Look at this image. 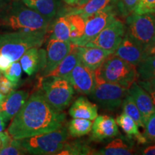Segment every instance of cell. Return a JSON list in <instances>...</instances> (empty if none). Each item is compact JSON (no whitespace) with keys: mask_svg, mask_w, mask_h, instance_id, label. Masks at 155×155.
Masks as SVG:
<instances>
[{"mask_svg":"<svg viewBox=\"0 0 155 155\" xmlns=\"http://www.w3.org/2000/svg\"><path fill=\"white\" fill-rule=\"evenodd\" d=\"M114 52L96 47L78 46L79 61L93 71L98 69Z\"/></svg>","mask_w":155,"mask_h":155,"instance_id":"5bb4252c","label":"cell"},{"mask_svg":"<svg viewBox=\"0 0 155 155\" xmlns=\"http://www.w3.org/2000/svg\"><path fill=\"white\" fill-rule=\"evenodd\" d=\"M71 25L67 15H61L53 23L51 39L71 42Z\"/></svg>","mask_w":155,"mask_h":155,"instance_id":"d4e9b609","label":"cell"},{"mask_svg":"<svg viewBox=\"0 0 155 155\" xmlns=\"http://www.w3.org/2000/svg\"><path fill=\"white\" fill-rule=\"evenodd\" d=\"M69 114L73 119L78 118L94 121L98 116V106L84 97H79L69 109Z\"/></svg>","mask_w":155,"mask_h":155,"instance_id":"ac0fdd59","label":"cell"},{"mask_svg":"<svg viewBox=\"0 0 155 155\" xmlns=\"http://www.w3.org/2000/svg\"><path fill=\"white\" fill-rule=\"evenodd\" d=\"M1 75H2V73H1V72H0V76H1Z\"/></svg>","mask_w":155,"mask_h":155,"instance_id":"c3c4849f","label":"cell"},{"mask_svg":"<svg viewBox=\"0 0 155 155\" xmlns=\"http://www.w3.org/2000/svg\"><path fill=\"white\" fill-rule=\"evenodd\" d=\"M144 134L147 142L155 143V112L144 123Z\"/></svg>","mask_w":155,"mask_h":155,"instance_id":"836d02e7","label":"cell"},{"mask_svg":"<svg viewBox=\"0 0 155 155\" xmlns=\"http://www.w3.org/2000/svg\"><path fill=\"white\" fill-rule=\"evenodd\" d=\"M134 144L123 138H117L109 142L104 148L95 150L94 154L99 155H131L134 154Z\"/></svg>","mask_w":155,"mask_h":155,"instance_id":"d6986e66","label":"cell"},{"mask_svg":"<svg viewBox=\"0 0 155 155\" xmlns=\"http://www.w3.org/2000/svg\"><path fill=\"white\" fill-rule=\"evenodd\" d=\"M68 136L67 128L62 127L50 132L18 140L27 152L31 154H58L66 146Z\"/></svg>","mask_w":155,"mask_h":155,"instance_id":"5b68a950","label":"cell"},{"mask_svg":"<svg viewBox=\"0 0 155 155\" xmlns=\"http://www.w3.org/2000/svg\"><path fill=\"white\" fill-rule=\"evenodd\" d=\"M95 76L96 83H111L127 88L139 79L137 66L114 53L95 71Z\"/></svg>","mask_w":155,"mask_h":155,"instance_id":"3957f363","label":"cell"},{"mask_svg":"<svg viewBox=\"0 0 155 155\" xmlns=\"http://www.w3.org/2000/svg\"><path fill=\"white\" fill-rule=\"evenodd\" d=\"M116 124L124 131L129 139H134L139 144H144L147 141L144 135L139 131L138 125L136 122L125 113H122L116 118Z\"/></svg>","mask_w":155,"mask_h":155,"instance_id":"7402d4cb","label":"cell"},{"mask_svg":"<svg viewBox=\"0 0 155 155\" xmlns=\"http://www.w3.org/2000/svg\"><path fill=\"white\" fill-rule=\"evenodd\" d=\"M25 5L50 21L57 12L55 0H22Z\"/></svg>","mask_w":155,"mask_h":155,"instance_id":"cb8c5ba5","label":"cell"},{"mask_svg":"<svg viewBox=\"0 0 155 155\" xmlns=\"http://www.w3.org/2000/svg\"><path fill=\"white\" fill-rule=\"evenodd\" d=\"M3 74L12 83L13 86L16 87L19 84L22 77V67L18 61L13 62L7 71H4Z\"/></svg>","mask_w":155,"mask_h":155,"instance_id":"4dcf8cb0","label":"cell"},{"mask_svg":"<svg viewBox=\"0 0 155 155\" xmlns=\"http://www.w3.org/2000/svg\"><path fill=\"white\" fill-rule=\"evenodd\" d=\"M114 54L136 66L143 59L142 48L127 33Z\"/></svg>","mask_w":155,"mask_h":155,"instance_id":"2e32d148","label":"cell"},{"mask_svg":"<svg viewBox=\"0 0 155 155\" xmlns=\"http://www.w3.org/2000/svg\"><path fill=\"white\" fill-rule=\"evenodd\" d=\"M91 140L101 141L104 139L112 138L119 134V127L116 120L107 115L98 116L92 126Z\"/></svg>","mask_w":155,"mask_h":155,"instance_id":"4fadbf2b","label":"cell"},{"mask_svg":"<svg viewBox=\"0 0 155 155\" xmlns=\"http://www.w3.org/2000/svg\"><path fill=\"white\" fill-rule=\"evenodd\" d=\"M28 97L29 94L25 91L14 90L6 96L5 101L0 107V112L7 123L16 115Z\"/></svg>","mask_w":155,"mask_h":155,"instance_id":"e0dca14e","label":"cell"},{"mask_svg":"<svg viewBox=\"0 0 155 155\" xmlns=\"http://www.w3.org/2000/svg\"><path fill=\"white\" fill-rule=\"evenodd\" d=\"M126 33L144 50L155 36V15L133 12L126 19Z\"/></svg>","mask_w":155,"mask_h":155,"instance_id":"52a82bcc","label":"cell"},{"mask_svg":"<svg viewBox=\"0 0 155 155\" xmlns=\"http://www.w3.org/2000/svg\"><path fill=\"white\" fill-rule=\"evenodd\" d=\"M23 71L28 75H32L40 71V55L38 48H32L25 52L19 59Z\"/></svg>","mask_w":155,"mask_h":155,"instance_id":"603a6c76","label":"cell"},{"mask_svg":"<svg viewBox=\"0 0 155 155\" xmlns=\"http://www.w3.org/2000/svg\"><path fill=\"white\" fill-rule=\"evenodd\" d=\"M117 9L122 16L127 17L132 14L139 0H117Z\"/></svg>","mask_w":155,"mask_h":155,"instance_id":"d6a6232c","label":"cell"},{"mask_svg":"<svg viewBox=\"0 0 155 155\" xmlns=\"http://www.w3.org/2000/svg\"><path fill=\"white\" fill-rule=\"evenodd\" d=\"M65 117L63 111L50 105L40 90L28 97L12 119L7 131L15 139L42 134L63 127Z\"/></svg>","mask_w":155,"mask_h":155,"instance_id":"6da1fadb","label":"cell"},{"mask_svg":"<svg viewBox=\"0 0 155 155\" xmlns=\"http://www.w3.org/2000/svg\"><path fill=\"white\" fill-rule=\"evenodd\" d=\"M41 91L50 105L61 111L69 106L74 95L73 87L67 79L62 77L42 78Z\"/></svg>","mask_w":155,"mask_h":155,"instance_id":"8992f818","label":"cell"},{"mask_svg":"<svg viewBox=\"0 0 155 155\" xmlns=\"http://www.w3.org/2000/svg\"><path fill=\"white\" fill-rule=\"evenodd\" d=\"M121 105L123 107L124 113L130 116L131 119L136 122V124L138 125V127L142 128L144 127V122L143 120L142 116H141L139 108H137L130 95L127 94L124 99L123 100Z\"/></svg>","mask_w":155,"mask_h":155,"instance_id":"4316f807","label":"cell"},{"mask_svg":"<svg viewBox=\"0 0 155 155\" xmlns=\"http://www.w3.org/2000/svg\"><path fill=\"white\" fill-rule=\"evenodd\" d=\"M6 125H7V122L4 119L2 115L1 112H0V132L5 130Z\"/></svg>","mask_w":155,"mask_h":155,"instance_id":"b9f144b4","label":"cell"},{"mask_svg":"<svg viewBox=\"0 0 155 155\" xmlns=\"http://www.w3.org/2000/svg\"><path fill=\"white\" fill-rule=\"evenodd\" d=\"M27 151L22 147L18 139H12L10 143L5 147L0 148V155H22Z\"/></svg>","mask_w":155,"mask_h":155,"instance_id":"1f68e13d","label":"cell"},{"mask_svg":"<svg viewBox=\"0 0 155 155\" xmlns=\"http://www.w3.org/2000/svg\"><path fill=\"white\" fill-rule=\"evenodd\" d=\"M1 146H2V142H1V140H0V148H1Z\"/></svg>","mask_w":155,"mask_h":155,"instance_id":"7dc6e473","label":"cell"},{"mask_svg":"<svg viewBox=\"0 0 155 155\" xmlns=\"http://www.w3.org/2000/svg\"><path fill=\"white\" fill-rule=\"evenodd\" d=\"M141 154L144 155H155V144L145 147L141 150Z\"/></svg>","mask_w":155,"mask_h":155,"instance_id":"60d3db41","label":"cell"},{"mask_svg":"<svg viewBox=\"0 0 155 155\" xmlns=\"http://www.w3.org/2000/svg\"><path fill=\"white\" fill-rule=\"evenodd\" d=\"M13 138L9 135V134L7 131L4 130L2 131H1V132H0V140H1L2 142L1 148L7 146V145L10 143V141Z\"/></svg>","mask_w":155,"mask_h":155,"instance_id":"ab89813d","label":"cell"},{"mask_svg":"<svg viewBox=\"0 0 155 155\" xmlns=\"http://www.w3.org/2000/svg\"><path fill=\"white\" fill-rule=\"evenodd\" d=\"M128 94V88L111 83H96L92 92L88 95L97 106L108 111H113L122 104Z\"/></svg>","mask_w":155,"mask_h":155,"instance_id":"ba28073f","label":"cell"},{"mask_svg":"<svg viewBox=\"0 0 155 155\" xmlns=\"http://www.w3.org/2000/svg\"><path fill=\"white\" fill-rule=\"evenodd\" d=\"M95 150H92L90 147L83 144V143L76 142L67 143L66 146L63 150H62L58 154L62 155H78V154H94Z\"/></svg>","mask_w":155,"mask_h":155,"instance_id":"f546056e","label":"cell"},{"mask_svg":"<svg viewBox=\"0 0 155 155\" xmlns=\"http://www.w3.org/2000/svg\"><path fill=\"white\" fill-rule=\"evenodd\" d=\"M14 88L12 83L5 76H0V93L7 95Z\"/></svg>","mask_w":155,"mask_h":155,"instance_id":"8d00e7d4","label":"cell"},{"mask_svg":"<svg viewBox=\"0 0 155 155\" xmlns=\"http://www.w3.org/2000/svg\"><path fill=\"white\" fill-rule=\"evenodd\" d=\"M113 1L114 2V1H117V0H113Z\"/></svg>","mask_w":155,"mask_h":155,"instance_id":"681fc988","label":"cell"},{"mask_svg":"<svg viewBox=\"0 0 155 155\" xmlns=\"http://www.w3.org/2000/svg\"><path fill=\"white\" fill-rule=\"evenodd\" d=\"M65 3L68 4V5H71V6H74L76 5L78 0H63Z\"/></svg>","mask_w":155,"mask_h":155,"instance_id":"7bdbcfd3","label":"cell"},{"mask_svg":"<svg viewBox=\"0 0 155 155\" xmlns=\"http://www.w3.org/2000/svg\"><path fill=\"white\" fill-rule=\"evenodd\" d=\"M139 86H141L146 91L150 94L152 98L153 104L155 107V78L151 80L141 81L140 80L137 82Z\"/></svg>","mask_w":155,"mask_h":155,"instance_id":"d590c367","label":"cell"},{"mask_svg":"<svg viewBox=\"0 0 155 155\" xmlns=\"http://www.w3.org/2000/svg\"><path fill=\"white\" fill-rule=\"evenodd\" d=\"M114 2L113 0H91L88 2L81 6H75L70 7L63 13L65 14H75L78 15L86 19L91 15L95 14L97 12L105 8L106 6Z\"/></svg>","mask_w":155,"mask_h":155,"instance_id":"44dd1931","label":"cell"},{"mask_svg":"<svg viewBox=\"0 0 155 155\" xmlns=\"http://www.w3.org/2000/svg\"><path fill=\"white\" fill-rule=\"evenodd\" d=\"M128 94L133 98L145 123L150 116L155 112V107L150 94L136 81L128 88Z\"/></svg>","mask_w":155,"mask_h":155,"instance_id":"9a60e30c","label":"cell"},{"mask_svg":"<svg viewBox=\"0 0 155 155\" xmlns=\"http://www.w3.org/2000/svg\"><path fill=\"white\" fill-rule=\"evenodd\" d=\"M73 47L70 41H61L50 38L46 50V64L42 70V78L54 71L68 55Z\"/></svg>","mask_w":155,"mask_h":155,"instance_id":"7c38bea8","label":"cell"},{"mask_svg":"<svg viewBox=\"0 0 155 155\" xmlns=\"http://www.w3.org/2000/svg\"><path fill=\"white\" fill-rule=\"evenodd\" d=\"M50 21L22 0H12L0 11V26L15 31L47 32Z\"/></svg>","mask_w":155,"mask_h":155,"instance_id":"7a4b0ae2","label":"cell"},{"mask_svg":"<svg viewBox=\"0 0 155 155\" xmlns=\"http://www.w3.org/2000/svg\"><path fill=\"white\" fill-rule=\"evenodd\" d=\"M116 12L114 5H109L85 19L83 35L72 42L77 46H85L116 19Z\"/></svg>","mask_w":155,"mask_h":155,"instance_id":"9c48e42d","label":"cell"},{"mask_svg":"<svg viewBox=\"0 0 155 155\" xmlns=\"http://www.w3.org/2000/svg\"><path fill=\"white\" fill-rule=\"evenodd\" d=\"M78 61V46L73 44V47L71 48V52L68 55L64 58L54 71H52L48 75H46L45 77L57 76L64 78L66 79V78L71 73V71H73V69L74 68V67L76 65Z\"/></svg>","mask_w":155,"mask_h":155,"instance_id":"ffe728a7","label":"cell"},{"mask_svg":"<svg viewBox=\"0 0 155 155\" xmlns=\"http://www.w3.org/2000/svg\"><path fill=\"white\" fill-rule=\"evenodd\" d=\"M4 6V3H3V0H0V11H1L2 8Z\"/></svg>","mask_w":155,"mask_h":155,"instance_id":"bcb514c9","label":"cell"},{"mask_svg":"<svg viewBox=\"0 0 155 155\" xmlns=\"http://www.w3.org/2000/svg\"><path fill=\"white\" fill-rule=\"evenodd\" d=\"M93 123L91 120L75 118L68 124V131L72 137H81L91 132Z\"/></svg>","mask_w":155,"mask_h":155,"instance_id":"484cf974","label":"cell"},{"mask_svg":"<svg viewBox=\"0 0 155 155\" xmlns=\"http://www.w3.org/2000/svg\"><path fill=\"white\" fill-rule=\"evenodd\" d=\"M139 78L141 81L155 78V55L142 59L137 66Z\"/></svg>","mask_w":155,"mask_h":155,"instance_id":"83f0119b","label":"cell"},{"mask_svg":"<svg viewBox=\"0 0 155 155\" xmlns=\"http://www.w3.org/2000/svg\"><path fill=\"white\" fill-rule=\"evenodd\" d=\"M68 15L71 25V42H72L83 35L85 29V19L78 15L65 14Z\"/></svg>","mask_w":155,"mask_h":155,"instance_id":"f1b7e54d","label":"cell"},{"mask_svg":"<svg viewBox=\"0 0 155 155\" xmlns=\"http://www.w3.org/2000/svg\"><path fill=\"white\" fill-rule=\"evenodd\" d=\"M6 96H7V95H5V94H2V93H0V107H1V106L2 105L3 102L5 101V100L6 98Z\"/></svg>","mask_w":155,"mask_h":155,"instance_id":"f6af8a7d","label":"cell"},{"mask_svg":"<svg viewBox=\"0 0 155 155\" xmlns=\"http://www.w3.org/2000/svg\"><path fill=\"white\" fill-rule=\"evenodd\" d=\"M126 30V25L116 18L85 46L115 52L125 35Z\"/></svg>","mask_w":155,"mask_h":155,"instance_id":"30bf717a","label":"cell"},{"mask_svg":"<svg viewBox=\"0 0 155 155\" xmlns=\"http://www.w3.org/2000/svg\"><path fill=\"white\" fill-rule=\"evenodd\" d=\"M155 55V36L152 42L143 50V59L145 58Z\"/></svg>","mask_w":155,"mask_h":155,"instance_id":"74e56055","label":"cell"},{"mask_svg":"<svg viewBox=\"0 0 155 155\" xmlns=\"http://www.w3.org/2000/svg\"><path fill=\"white\" fill-rule=\"evenodd\" d=\"M134 12L137 14L151 13L155 15V0H139Z\"/></svg>","mask_w":155,"mask_h":155,"instance_id":"e575fe53","label":"cell"},{"mask_svg":"<svg viewBox=\"0 0 155 155\" xmlns=\"http://www.w3.org/2000/svg\"><path fill=\"white\" fill-rule=\"evenodd\" d=\"M89 1H91V0H78V2H77L76 5H75V6L83 5H85V4H86L87 2H88Z\"/></svg>","mask_w":155,"mask_h":155,"instance_id":"ee69618b","label":"cell"},{"mask_svg":"<svg viewBox=\"0 0 155 155\" xmlns=\"http://www.w3.org/2000/svg\"><path fill=\"white\" fill-rule=\"evenodd\" d=\"M66 79L74 90L81 94L89 95L96 85L95 71L85 66L80 61Z\"/></svg>","mask_w":155,"mask_h":155,"instance_id":"8fae6325","label":"cell"},{"mask_svg":"<svg viewBox=\"0 0 155 155\" xmlns=\"http://www.w3.org/2000/svg\"><path fill=\"white\" fill-rule=\"evenodd\" d=\"M46 33L15 31L0 34V55L7 56L12 62L19 61L27 50L42 45Z\"/></svg>","mask_w":155,"mask_h":155,"instance_id":"277c9868","label":"cell"},{"mask_svg":"<svg viewBox=\"0 0 155 155\" xmlns=\"http://www.w3.org/2000/svg\"><path fill=\"white\" fill-rule=\"evenodd\" d=\"M13 62L10 58L4 55H0V72L3 73L10 67Z\"/></svg>","mask_w":155,"mask_h":155,"instance_id":"f35d334b","label":"cell"}]
</instances>
